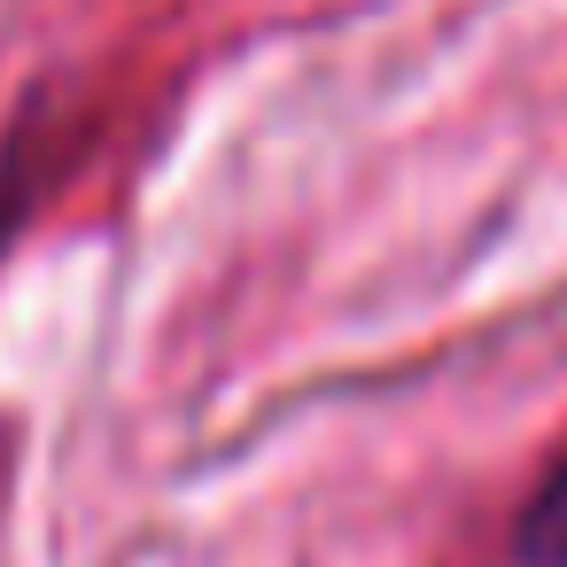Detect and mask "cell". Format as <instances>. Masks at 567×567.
Returning a JSON list of instances; mask_svg holds the SVG:
<instances>
[{
  "label": "cell",
  "mask_w": 567,
  "mask_h": 567,
  "mask_svg": "<svg viewBox=\"0 0 567 567\" xmlns=\"http://www.w3.org/2000/svg\"><path fill=\"white\" fill-rule=\"evenodd\" d=\"M513 559L520 567H567V451L536 474V489L513 520Z\"/></svg>",
  "instance_id": "obj_1"
}]
</instances>
